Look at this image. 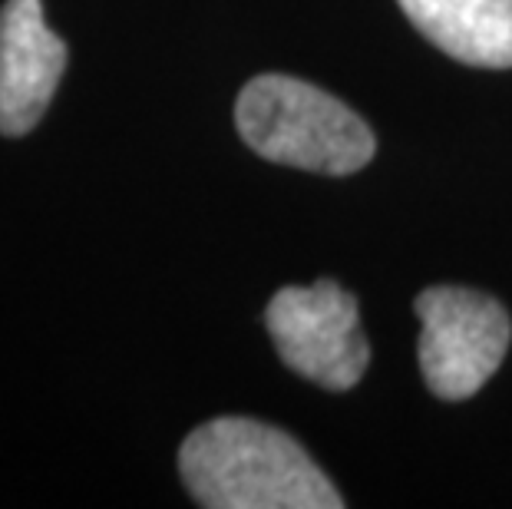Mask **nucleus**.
Masks as SVG:
<instances>
[{
  "label": "nucleus",
  "instance_id": "obj_5",
  "mask_svg": "<svg viewBox=\"0 0 512 509\" xmlns=\"http://www.w3.org/2000/svg\"><path fill=\"white\" fill-rule=\"evenodd\" d=\"M67 70V43L43 20L40 0L0 7V136H27Z\"/></svg>",
  "mask_w": 512,
  "mask_h": 509
},
{
  "label": "nucleus",
  "instance_id": "obj_6",
  "mask_svg": "<svg viewBox=\"0 0 512 509\" xmlns=\"http://www.w3.org/2000/svg\"><path fill=\"white\" fill-rule=\"evenodd\" d=\"M433 47L466 67H512V0H397Z\"/></svg>",
  "mask_w": 512,
  "mask_h": 509
},
{
  "label": "nucleus",
  "instance_id": "obj_1",
  "mask_svg": "<svg viewBox=\"0 0 512 509\" xmlns=\"http://www.w3.org/2000/svg\"><path fill=\"white\" fill-rule=\"evenodd\" d=\"M192 500L209 509H341L334 483L291 433L252 417H215L179 450Z\"/></svg>",
  "mask_w": 512,
  "mask_h": 509
},
{
  "label": "nucleus",
  "instance_id": "obj_3",
  "mask_svg": "<svg viewBox=\"0 0 512 509\" xmlns=\"http://www.w3.org/2000/svg\"><path fill=\"white\" fill-rule=\"evenodd\" d=\"M423 324L420 371L443 400H466L499 371L512 341L509 311L473 288H427L413 301Z\"/></svg>",
  "mask_w": 512,
  "mask_h": 509
},
{
  "label": "nucleus",
  "instance_id": "obj_2",
  "mask_svg": "<svg viewBox=\"0 0 512 509\" xmlns=\"http://www.w3.org/2000/svg\"><path fill=\"white\" fill-rule=\"evenodd\" d=\"M235 126L261 159L324 176H351L377 153V136L351 106L314 83L261 73L235 103Z\"/></svg>",
  "mask_w": 512,
  "mask_h": 509
},
{
  "label": "nucleus",
  "instance_id": "obj_4",
  "mask_svg": "<svg viewBox=\"0 0 512 509\" xmlns=\"http://www.w3.org/2000/svg\"><path fill=\"white\" fill-rule=\"evenodd\" d=\"M268 334L294 374L328 391H351L370 364L357 298L337 281L288 285L268 301Z\"/></svg>",
  "mask_w": 512,
  "mask_h": 509
}]
</instances>
